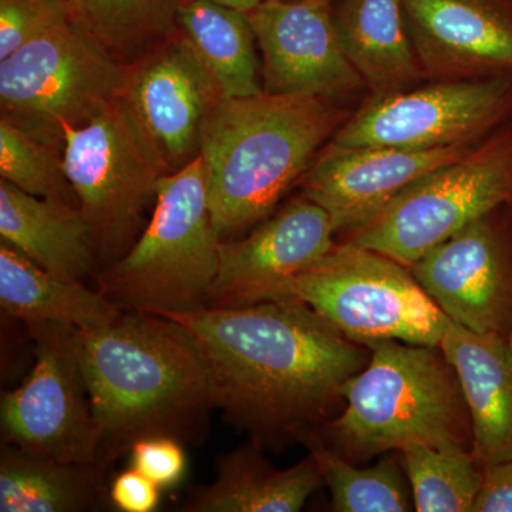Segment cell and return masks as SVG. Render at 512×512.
Returning a JSON list of instances; mask_svg holds the SVG:
<instances>
[{
    "mask_svg": "<svg viewBox=\"0 0 512 512\" xmlns=\"http://www.w3.org/2000/svg\"><path fill=\"white\" fill-rule=\"evenodd\" d=\"M164 318L200 346L215 410L262 450L303 439L328 419L370 359V349L295 299L210 305Z\"/></svg>",
    "mask_w": 512,
    "mask_h": 512,
    "instance_id": "obj_1",
    "label": "cell"
},
{
    "mask_svg": "<svg viewBox=\"0 0 512 512\" xmlns=\"http://www.w3.org/2000/svg\"><path fill=\"white\" fill-rule=\"evenodd\" d=\"M80 362L100 439V466L136 441L165 436L200 446L214 399L200 346L180 323L123 311L79 329Z\"/></svg>",
    "mask_w": 512,
    "mask_h": 512,
    "instance_id": "obj_2",
    "label": "cell"
},
{
    "mask_svg": "<svg viewBox=\"0 0 512 512\" xmlns=\"http://www.w3.org/2000/svg\"><path fill=\"white\" fill-rule=\"evenodd\" d=\"M350 114L340 101L298 94L222 99L200 138L218 238L227 241L271 217Z\"/></svg>",
    "mask_w": 512,
    "mask_h": 512,
    "instance_id": "obj_3",
    "label": "cell"
},
{
    "mask_svg": "<svg viewBox=\"0 0 512 512\" xmlns=\"http://www.w3.org/2000/svg\"><path fill=\"white\" fill-rule=\"evenodd\" d=\"M343 387L342 413L325 424L329 447L367 463L410 444L473 450V430L456 372L439 346L382 340Z\"/></svg>",
    "mask_w": 512,
    "mask_h": 512,
    "instance_id": "obj_4",
    "label": "cell"
},
{
    "mask_svg": "<svg viewBox=\"0 0 512 512\" xmlns=\"http://www.w3.org/2000/svg\"><path fill=\"white\" fill-rule=\"evenodd\" d=\"M220 242L198 154L160 181L153 217L140 238L97 274V289L121 311L160 316L197 311L210 303Z\"/></svg>",
    "mask_w": 512,
    "mask_h": 512,
    "instance_id": "obj_5",
    "label": "cell"
},
{
    "mask_svg": "<svg viewBox=\"0 0 512 512\" xmlns=\"http://www.w3.org/2000/svg\"><path fill=\"white\" fill-rule=\"evenodd\" d=\"M271 298L305 303L366 348L382 340L439 346L450 323L412 269L349 242L336 244L311 268L262 289L249 302Z\"/></svg>",
    "mask_w": 512,
    "mask_h": 512,
    "instance_id": "obj_6",
    "label": "cell"
},
{
    "mask_svg": "<svg viewBox=\"0 0 512 512\" xmlns=\"http://www.w3.org/2000/svg\"><path fill=\"white\" fill-rule=\"evenodd\" d=\"M128 63L72 19L0 60L2 117L62 148L64 127L86 126L126 92Z\"/></svg>",
    "mask_w": 512,
    "mask_h": 512,
    "instance_id": "obj_7",
    "label": "cell"
},
{
    "mask_svg": "<svg viewBox=\"0 0 512 512\" xmlns=\"http://www.w3.org/2000/svg\"><path fill=\"white\" fill-rule=\"evenodd\" d=\"M512 204V121L409 185L345 242L407 268L467 225Z\"/></svg>",
    "mask_w": 512,
    "mask_h": 512,
    "instance_id": "obj_8",
    "label": "cell"
},
{
    "mask_svg": "<svg viewBox=\"0 0 512 512\" xmlns=\"http://www.w3.org/2000/svg\"><path fill=\"white\" fill-rule=\"evenodd\" d=\"M63 165L99 256L111 262L130 247L160 181L173 173L124 96L86 126L64 127Z\"/></svg>",
    "mask_w": 512,
    "mask_h": 512,
    "instance_id": "obj_9",
    "label": "cell"
},
{
    "mask_svg": "<svg viewBox=\"0 0 512 512\" xmlns=\"http://www.w3.org/2000/svg\"><path fill=\"white\" fill-rule=\"evenodd\" d=\"M35 366L3 394L2 430L10 446L62 463L100 467V439L80 362L79 329L28 326Z\"/></svg>",
    "mask_w": 512,
    "mask_h": 512,
    "instance_id": "obj_10",
    "label": "cell"
},
{
    "mask_svg": "<svg viewBox=\"0 0 512 512\" xmlns=\"http://www.w3.org/2000/svg\"><path fill=\"white\" fill-rule=\"evenodd\" d=\"M512 121V79H441L369 96L339 128L338 147L429 150L477 143Z\"/></svg>",
    "mask_w": 512,
    "mask_h": 512,
    "instance_id": "obj_11",
    "label": "cell"
},
{
    "mask_svg": "<svg viewBox=\"0 0 512 512\" xmlns=\"http://www.w3.org/2000/svg\"><path fill=\"white\" fill-rule=\"evenodd\" d=\"M410 269L448 319L507 339L512 332V204L467 225Z\"/></svg>",
    "mask_w": 512,
    "mask_h": 512,
    "instance_id": "obj_12",
    "label": "cell"
},
{
    "mask_svg": "<svg viewBox=\"0 0 512 512\" xmlns=\"http://www.w3.org/2000/svg\"><path fill=\"white\" fill-rule=\"evenodd\" d=\"M247 15L265 92L342 101L367 90L340 43L333 0H262Z\"/></svg>",
    "mask_w": 512,
    "mask_h": 512,
    "instance_id": "obj_13",
    "label": "cell"
},
{
    "mask_svg": "<svg viewBox=\"0 0 512 512\" xmlns=\"http://www.w3.org/2000/svg\"><path fill=\"white\" fill-rule=\"evenodd\" d=\"M124 97L173 173L198 157L202 126L224 99L180 32L128 63Z\"/></svg>",
    "mask_w": 512,
    "mask_h": 512,
    "instance_id": "obj_14",
    "label": "cell"
},
{
    "mask_svg": "<svg viewBox=\"0 0 512 512\" xmlns=\"http://www.w3.org/2000/svg\"><path fill=\"white\" fill-rule=\"evenodd\" d=\"M478 143L407 150L338 147L329 141L298 185L303 197L328 212L336 232L346 234L375 217L409 185Z\"/></svg>",
    "mask_w": 512,
    "mask_h": 512,
    "instance_id": "obj_15",
    "label": "cell"
},
{
    "mask_svg": "<svg viewBox=\"0 0 512 512\" xmlns=\"http://www.w3.org/2000/svg\"><path fill=\"white\" fill-rule=\"evenodd\" d=\"M426 80L512 79V0H403Z\"/></svg>",
    "mask_w": 512,
    "mask_h": 512,
    "instance_id": "obj_16",
    "label": "cell"
},
{
    "mask_svg": "<svg viewBox=\"0 0 512 512\" xmlns=\"http://www.w3.org/2000/svg\"><path fill=\"white\" fill-rule=\"evenodd\" d=\"M328 212L306 197L296 198L242 239L220 242V266L210 305H239L301 274L336 247Z\"/></svg>",
    "mask_w": 512,
    "mask_h": 512,
    "instance_id": "obj_17",
    "label": "cell"
},
{
    "mask_svg": "<svg viewBox=\"0 0 512 512\" xmlns=\"http://www.w3.org/2000/svg\"><path fill=\"white\" fill-rule=\"evenodd\" d=\"M456 372L481 467L512 458V353L503 336L474 332L450 320L439 345Z\"/></svg>",
    "mask_w": 512,
    "mask_h": 512,
    "instance_id": "obj_18",
    "label": "cell"
},
{
    "mask_svg": "<svg viewBox=\"0 0 512 512\" xmlns=\"http://www.w3.org/2000/svg\"><path fill=\"white\" fill-rule=\"evenodd\" d=\"M0 237L50 274L83 282L99 249L82 210L69 202L35 197L0 180Z\"/></svg>",
    "mask_w": 512,
    "mask_h": 512,
    "instance_id": "obj_19",
    "label": "cell"
},
{
    "mask_svg": "<svg viewBox=\"0 0 512 512\" xmlns=\"http://www.w3.org/2000/svg\"><path fill=\"white\" fill-rule=\"evenodd\" d=\"M333 19L369 96L427 82L407 29L403 0H333Z\"/></svg>",
    "mask_w": 512,
    "mask_h": 512,
    "instance_id": "obj_20",
    "label": "cell"
},
{
    "mask_svg": "<svg viewBox=\"0 0 512 512\" xmlns=\"http://www.w3.org/2000/svg\"><path fill=\"white\" fill-rule=\"evenodd\" d=\"M323 484L311 453L293 467L276 470L249 441L217 461V477L184 504L188 512H298Z\"/></svg>",
    "mask_w": 512,
    "mask_h": 512,
    "instance_id": "obj_21",
    "label": "cell"
},
{
    "mask_svg": "<svg viewBox=\"0 0 512 512\" xmlns=\"http://www.w3.org/2000/svg\"><path fill=\"white\" fill-rule=\"evenodd\" d=\"M0 305L26 326L66 323L77 329L96 328L123 312L99 289L50 274L5 241L0 242Z\"/></svg>",
    "mask_w": 512,
    "mask_h": 512,
    "instance_id": "obj_22",
    "label": "cell"
},
{
    "mask_svg": "<svg viewBox=\"0 0 512 512\" xmlns=\"http://www.w3.org/2000/svg\"><path fill=\"white\" fill-rule=\"evenodd\" d=\"M177 25L224 99L265 93L259 82L258 43L247 13L212 0H190L178 5Z\"/></svg>",
    "mask_w": 512,
    "mask_h": 512,
    "instance_id": "obj_23",
    "label": "cell"
},
{
    "mask_svg": "<svg viewBox=\"0 0 512 512\" xmlns=\"http://www.w3.org/2000/svg\"><path fill=\"white\" fill-rule=\"evenodd\" d=\"M103 497L99 466L62 463L13 446L3 448L0 458L2 512L97 510Z\"/></svg>",
    "mask_w": 512,
    "mask_h": 512,
    "instance_id": "obj_24",
    "label": "cell"
},
{
    "mask_svg": "<svg viewBox=\"0 0 512 512\" xmlns=\"http://www.w3.org/2000/svg\"><path fill=\"white\" fill-rule=\"evenodd\" d=\"M70 19L124 63L178 33L180 0H60Z\"/></svg>",
    "mask_w": 512,
    "mask_h": 512,
    "instance_id": "obj_25",
    "label": "cell"
},
{
    "mask_svg": "<svg viewBox=\"0 0 512 512\" xmlns=\"http://www.w3.org/2000/svg\"><path fill=\"white\" fill-rule=\"evenodd\" d=\"M309 453L318 461L323 484L332 495L333 511L409 512L414 507L412 490L402 461L386 456L372 467L360 468L336 453L311 433L306 434Z\"/></svg>",
    "mask_w": 512,
    "mask_h": 512,
    "instance_id": "obj_26",
    "label": "cell"
},
{
    "mask_svg": "<svg viewBox=\"0 0 512 512\" xmlns=\"http://www.w3.org/2000/svg\"><path fill=\"white\" fill-rule=\"evenodd\" d=\"M399 453L414 510L473 512L483 484V467L470 450L410 444Z\"/></svg>",
    "mask_w": 512,
    "mask_h": 512,
    "instance_id": "obj_27",
    "label": "cell"
},
{
    "mask_svg": "<svg viewBox=\"0 0 512 512\" xmlns=\"http://www.w3.org/2000/svg\"><path fill=\"white\" fill-rule=\"evenodd\" d=\"M0 178L35 197L79 207L63 165L62 148L0 117Z\"/></svg>",
    "mask_w": 512,
    "mask_h": 512,
    "instance_id": "obj_28",
    "label": "cell"
},
{
    "mask_svg": "<svg viewBox=\"0 0 512 512\" xmlns=\"http://www.w3.org/2000/svg\"><path fill=\"white\" fill-rule=\"evenodd\" d=\"M67 19L60 0H0V60Z\"/></svg>",
    "mask_w": 512,
    "mask_h": 512,
    "instance_id": "obj_29",
    "label": "cell"
},
{
    "mask_svg": "<svg viewBox=\"0 0 512 512\" xmlns=\"http://www.w3.org/2000/svg\"><path fill=\"white\" fill-rule=\"evenodd\" d=\"M131 467L143 473L160 488L180 483L187 471L183 443L173 437L156 436L136 441L130 448Z\"/></svg>",
    "mask_w": 512,
    "mask_h": 512,
    "instance_id": "obj_30",
    "label": "cell"
},
{
    "mask_svg": "<svg viewBox=\"0 0 512 512\" xmlns=\"http://www.w3.org/2000/svg\"><path fill=\"white\" fill-rule=\"evenodd\" d=\"M160 490L154 481L130 467L114 478L109 500L123 512H153L160 503Z\"/></svg>",
    "mask_w": 512,
    "mask_h": 512,
    "instance_id": "obj_31",
    "label": "cell"
},
{
    "mask_svg": "<svg viewBox=\"0 0 512 512\" xmlns=\"http://www.w3.org/2000/svg\"><path fill=\"white\" fill-rule=\"evenodd\" d=\"M473 512H512V458L483 467Z\"/></svg>",
    "mask_w": 512,
    "mask_h": 512,
    "instance_id": "obj_32",
    "label": "cell"
},
{
    "mask_svg": "<svg viewBox=\"0 0 512 512\" xmlns=\"http://www.w3.org/2000/svg\"><path fill=\"white\" fill-rule=\"evenodd\" d=\"M180 2H190V0H180ZM212 2L220 3V5L228 6V8L241 10V12L249 13L256 6L261 5L262 0H212Z\"/></svg>",
    "mask_w": 512,
    "mask_h": 512,
    "instance_id": "obj_33",
    "label": "cell"
},
{
    "mask_svg": "<svg viewBox=\"0 0 512 512\" xmlns=\"http://www.w3.org/2000/svg\"><path fill=\"white\" fill-rule=\"evenodd\" d=\"M508 345H510V349H511V353H512V332L510 333V335H508Z\"/></svg>",
    "mask_w": 512,
    "mask_h": 512,
    "instance_id": "obj_34",
    "label": "cell"
}]
</instances>
